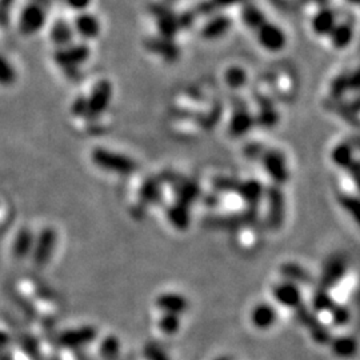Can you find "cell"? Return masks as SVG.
<instances>
[{
  "mask_svg": "<svg viewBox=\"0 0 360 360\" xmlns=\"http://www.w3.org/2000/svg\"><path fill=\"white\" fill-rule=\"evenodd\" d=\"M236 194H239V197L247 203L249 207L258 208V204L264 197V188L258 180H246L239 181Z\"/></svg>",
  "mask_w": 360,
  "mask_h": 360,
  "instance_id": "obj_13",
  "label": "cell"
},
{
  "mask_svg": "<svg viewBox=\"0 0 360 360\" xmlns=\"http://www.w3.org/2000/svg\"><path fill=\"white\" fill-rule=\"evenodd\" d=\"M336 17L331 8H322L312 20V28L318 35H328L336 24Z\"/></svg>",
  "mask_w": 360,
  "mask_h": 360,
  "instance_id": "obj_21",
  "label": "cell"
},
{
  "mask_svg": "<svg viewBox=\"0 0 360 360\" xmlns=\"http://www.w3.org/2000/svg\"><path fill=\"white\" fill-rule=\"evenodd\" d=\"M269 204L267 213V223L272 230H278L282 227L285 222V211H286V200L279 186H271L264 192Z\"/></svg>",
  "mask_w": 360,
  "mask_h": 360,
  "instance_id": "obj_5",
  "label": "cell"
},
{
  "mask_svg": "<svg viewBox=\"0 0 360 360\" xmlns=\"http://www.w3.org/2000/svg\"><path fill=\"white\" fill-rule=\"evenodd\" d=\"M345 275H348V264L345 256L342 253L334 255L324 267L319 288L330 291L331 288L335 287Z\"/></svg>",
  "mask_w": 360,
  "mask_h": 360,
  "instance_id": "obj_8",
  "label": "cell"
},
{
  "mask_svg": "<svg viewBox=\"0 0 360 360\" xmlns=\"http://www.w3.org/2000/svg\"><path fill=\"white\" fill-rule=\"evenodd\" d=\"M72 114L76 116H86L87 114V98H78L71 107Z\"/></svg>",
  "mask_w": 360,
  "mask_h": 360,
  "instance_id": "obj_42",
  "label": "cell"
},
{
  "mask_svg": "<svg viewBox=\"0 0 360 360\" xmlns=\"http://www.w3.org/2000/svg\"><path fill=\"white\" fill-rule=\"evenodd\" d=\"M341 203H342L344 210L351 213V215L354 216L355 222H358L359 220V203H358V199L348 197V195H342L341 197Z\"/></svg>",
  "mask_w": 360,
  "mask_h": 360,
  "instance_id": "obj_40",
  "label": "cell"
},
{
  "mask_svg": "<svg viewBox=\"0 0 360 360\" xmlns=\"http://www.w3.org/2000/svg\"><path fill=\"white\" fill-rule=\"evenodd\" d=\"M350 89V82H348V76L347 75H341L338 76L332 86H331V95L335 98V99H341L343 96V93L345 91Z\"/></svg>",
  "mask_w": 360,
  "mask_h": 360,
  "instance_id": "obj_38",
  "label": "cell"
},
{
  "mask_svg": "<svg viewBox=\"0 0 360 360\" xmlns=\"http://www.w3.org/2000/svg\"><path fill=\"white\" fill-rule=\"evenodd\" d=\"M246 79H247L246 72H244V70H242L240 67H231V69H228V71L226 73V82L233 89H239V87L244 86Z\"/></svg>",
  "mask_w": 360,
  "mask_h": 360,
  "instance_id": "obj_36",
  "label": "cell"
},
{
  "mask_svg": "<svg viewBox=\"0 0 360 360\" xmlns=\"http://www.w3.org/2000/svg\"><path fill=\"white\" fill-rule=\"evenodd\" d=\"M251 323L255 328L266 331L278 322V311L270 303H259L252 308Z\"/></svg>",
  "mask_w": 360,
  "mask_h": 360,
  "instance_id": "obj_11",
  "label": "cell"
},
{
  "mask_svg": "<svg viewBox=\"0 0 360 360\" xmlns=\"http://www.w3.org/2000/svg\"><path fill=\"white\" fill-rule=\"evenodd\" d=\"M230 27H231V20L227 17H224V15L215 17V18L208 20V23L203 27L201 35L206 39H216V37L224 35L230 30Z\"/></svg>",
  "mask_w": 360,
  "mask_h": 360,
  "instance_id": "obj_23",
  "label": "cell"
},
{
  "mask_svg": "<svg viewBox=\"0 0 360 360\" xmlns=\"http://www.w3.org/2000/svg\"><path fill=\"white\" fill-rule=\"evenodd\" d=\"M262 163L264 170L270 175L276 186L285 184L288 180L287 161L285 155L278 150H266L262 155Z\"/></svg>",
  "mask_w": 360,
  "mask_h": 360,
  "instance_id": "obj_6",
  "label": "cell"
},
{
  "mask_svg": "<svg viewBox=\"0 0 360 360\" xmlns=\"http://www.w3.org/2000/svg\"><path fill=\"white\" fill-rule=\"evenodd\" d=\"M51 40L54 42L55 44L62 48V47H67L70 46L72 42V37H73V30H72L71 26L63 20V19H59L56 20L51 28Z\"/></svg>",
  "mask_w": 360,
  "mask_h": 360,
  "instance_id": "obj_22",
  "label": "cell"
},
{
  "mask_svg": "<svg viewBox=\"0 0 360 360\" xmlns=\"http://www.w3.org/2000/svg\"><path fill=\"white\" fill-rule=\"evenodd\" d=\"M156 308L161 309L162 312L165 314H174V315H181L187 311L188 308V302L187 299L180 295V294H174V292H165L156 298Z\"/></svg>",
  "mask_w": 360,
  "mask_h": 360,
  "instance_id": "obj_12",
  "label": "cell"
},
{
  "mask_svg": "<svg viewBox=\"0 0 360 360\" xmlns=\"http://www.w3.org/2000/svg\"><path fill=\"white\" fill-rule=\"evenodd\" d=\"M151 12L155 15L158 20V27L161 30L164 39H172L179 31V18L175 17V14L170 10V7L163 4H154L151 7Z\"/></svg>",
  "mask_w": 360,
  "mask_h": 360,
  "instance_id": "obj_10",
  "label": "cell"
},
{
  "mask_svg": "<svg viewBox=\"0 0 360 360\" xmlns=\"http://www.w3.org/2000/svg\"><path fill=\"white\" fill-rule=\"evenodd\" d=\"M278 119H279V116H278L276 109L273 108L270 102H267V99H264V105H260V111L256 118V122L263 127L271 128V127L276 126Z\"/></svg>",
  "mask_w": 360,
  "mask_h": 360,
  "instance_id": "obj_32",
  "label": "cell"
},
{
  "mask_svg": "<svg viewBox=\"0 0 360 360\" xmlns=\"http://www.w3.org/2000/svg\"><path fill=\"white\" fill-rule=\"evenodd\" d=\"M156 325L162 334L167 336H172L180 330V316L174 315V314L162 312L161 318L156 322Z\"/></svg>",
  "mask_w": 360,
  "mask_h": 360,
  "instance_id": "obj_29",
  "label": "cell"
},
{
  "mask_svg": "<svg viewBox=\"0 0 360 360\" xmlns=\"http://www.w3.org/2000/svg\"><path fill=\"white\" fill-rule=\"evenodd\" d=\"M147 47L156 53V54L162 55L163 57L168 59V60H175L179 56V50L178 47L170 40V39H150L147 42Z\"/></svg>",
  "mask_w": 360,
  "mask_h": 360,
  "instance_id": "obj_24",
  "label": "cell"
},
{
  "mask_svg": "<svg viewBox=\"0 0 360 360\" xmlns=\"http://www.w3.org/2000/svg\"><path fill=\"white\" fill-rule=\"evenodd\" d=\"M210 3H211V6H213V8L216 10L217 7L220 8H223V7H230V6H235V4H237V3H242V1H244V0H208Z\"/></svg>",
  "mask_w": 360,
  "mask_h": 360,
  "instance_id": "obj_44",
  "label": "cell"
},
{
  "mask_svg": "<svg viewBox=\"0 0 360 360\" xmlns=\"http://www.w3.org/2000/svg\"><path fill=\"white\" fill-rule=\"evenodd\" d=\"M282 273L286 278V280L299 286L306 287L312 285V278L303 267L295 263H286L282 266Z\"/></svg>",
  "mask_w": 360,
  "mask_h": 360,
  "instance_id": "obj_20",
  "label": "cell"
},
{
  "mask_svg": "<svg viewBox=\"0 0 360 360\" xmlns=\"http://www.w3.org/2000/svg\"><path fill=\"white\" fill-rule=\"evenodd\" d=\"M351 321V312L344 305H335L332 308L330 318H328V323L334 327H344L347 325L348 322Z\"/></svg>",
  "mask_w": 360,
  "mask_h": 360,
  "instance_id": "obj_34",
  "label": "cell"
},
{
  "mask_svg": "<svg viewBox=\"0 0 360 360\" xmlns=\"http://www.w3.org/2000/svg\"><path fill=\"white\" fill-rule=\"evenodd\" d=\"M91 161L99 168L119 175H131L138 168L136 163L128 156L100 147L95 148L91 152Z\"/></svg>",
  "mask_w": 360,
  "mask_h": 360,
  "instance_id": "obj_1",
  "label": "cell"
},
{
  "mask_svg": "<svg viewBox=\"0 0 360 360\" xmlns=\"http://www.w3.org/2000/svg\"><path fill=\"white\" fill-rule=\"evenodd\" d=\"M348 1H352V3H358V0H348Z\"/></svg>",
  "mask_w": 360,
  "mask_h": 360,
  "instance_id": "obj_46",
  "label": "cell"
},
{
  "mask_svg": "<svg viewBox=\"0 0 360 360\" xmlns=\"http://www.w3.org/2000/svg\"><path fill=\"white\" fill-rule=\"evenodd\" d=\"M112 98V87L108 80H100L91 91L87 98V114L86 118L95 119L107 109Z\"/></svg>",
  "mask_w": 360,
  "mask_h": 360,
  "instance_id": "obj_7",
  "label": "cell"
},
{
  "mask_svg": "<svg viewBox=\"0 0 360 360\" xmlns=\"http://www.w3.org/2000/svg\"><path fill=\"white\" fill-rule=\"evenodd\" d=\"M96 330L92 327H83L79 330H71L60 336V343L66 347H80L96 339Z\"/></svg>",
  "mask_w": 360,
  "mask_h": 360,
  "instance_id": "obj_14",
  "label": "cell"
},
{
  "mask_svg": "<svg viewBox=\"0 0 360 360\" xmlns=\"http://www.w3.org/2000/svg\"><path fill=\"white\" fill-rule=\"evenodd\" d=\"M18 79V73L14 67V64L0 55V86L1 87H10L12 86Z\"/></svg>",
  "mask_w": 360,
  "mask_h": 360,
  "instance_id": "obj_30",
  "label": "cell"
},
{
  "mask_svg": "<svg viewBox=\"0 0 360 360\" xmlns=\"http://www.w3.org/2000/svg\"><path fill=\"white\" fill-rule=\"evenodd\" d=\"M143 355L145 360H170L162 347L155 343H150L144 347Z\"/></svg>",
  "mask_w": 360,
  "mask_h": 360,
  "instance_id": "obj_37",
  "label": "cell"
},
{
  "mask_svg": "<svg viewBox=\"0 0 360 360\" xmlns=\"http://www.w3.org/2000/svg\"><path fill=\"white\" fill-rule=\"evenodd\" d=\"M255 123V119L246 106H239L235 109L234 115L230 122V132L235 138L247 134Z\"/></svg>",
  "mask_w": 360,
  "mask_h": 360,
  "instance_id": "obj_15",
  "label": "cell"
},
{
  "mask_svg": "<svg viewBox=\"0 0 360 360\" xmlns=\"http://www.w3.org/2000/svg\"><path fill=\"white\" fill-rule=\"evenodd\" d=\"M215 360H231L230 358H217V359Z\"/></svg>",
  "mask_w": 360,
  "mask_h": 360,
  "instance_id": "obj_45",
  "label": "cell"
},
{
  "mask_svg": "<svg viewBox=\"0 0 360 360\" xmlns=\"http://www.w3.org/2000/svg\"><path fill=\"white\" fill-rule=\"evenodd\" d=\"M272 298L278 306L289 309L292 312L302 305H305L302 288L288 280L276 283L272 287Z\"/></svg>",
  "mask_w": 360,
  "mask_h": 360,
  "instance_id": "obj_2",
  "label": "cell"
},
{
  "mask_svg": "<svg viewBox=\"0 0 360 360\" xmlns=\"http://www.w3.org/2000/svg\"><path fill=\"white\" fill-rule=\"evenodd\" d=\"M332 161L336 165L343 168L351 167L355 162H352V145L350 143H342L335 147L332 151Z\"/></svg>",
  "mask_w": 360,
  "mask_h": 360,
  "instance_id": "obj_31",
  "label": "cell"
},
{
  "mask_svg": "<svg viewBox=\"0 0 360 360\" xmlns=\"http://www.w3.org/2000/svg\"><path fill=\"white\" fill-rule=\"evenodd\" d=\"M75 30L84 39H93L100 33V24L93 15L80 14L75 19Z\"/></svg>",
  "mask_w": 360,
  "mask_h": 360,
  "instance_id": "obj_19",
  "label": "cell"
},
{
  "mask_svg": "<svg viewBox=\"0 0 360 360\" xmlns=\"http://www.w3.org/2000/svg\"><path fill=\"white\" fill-rule=\"evenodd\" d=\"M56 246V233L53 228H44L39 235L35 246V258L37 263H44L53 255Z\"/></svg>",
  "mask_w": 360,
  "mask_h": 360,
  "instance_id": "obj_16",
  "label": "cell"
},
{
  "mask_svg": "<svg viewBox=\"0 0 360 360\" xmlns=\"http://www.w3.org/2000/svg\"><path fill=\"white\" fill-rule=\"evenodd\" d=\"M328 344L331 345V350L335 354V357L341 359H351L352 357H355L358 351V342L354 336L348 335H341L336 338L332 336L331 342Z\"/></svg>",
  "mask_w": 360,
  "mask_h": 360,
  "instance_id": "obj_18",
  "label": "cell"
},
{
  "mask_svg": "<svg viewBox=\"0 0 360 360\" xmlns=\"http://www.w3.org/2000/svg\"><path fill=\"white\" fill-rule=\"evenodd\" d=\"M171 183H172L174 192L178 197V201L186 204V206H188L192 201H195L199 198V195H200L198 186L194 181H191V180L172 178Z\"/></svg>",
  "mask_w": 360,
  "mask_h": 360,
  "instance_id": "obj_17",
  "label": "cell"
},
{
  "mask_svg": "<svg viewBox=\"0 0 360 360\" xmlns=\"http://www.w3.org/2000/svg\"><path fill=\"white\" fill-rule=\"evenodd\" d=\"M242 19L247 27L258 31L267 20L263 12L253 4H246L242 10Z\"/></svg>",
  "mask_w": 360,
  "mask_h": 360,
  "instance_id": "obj_28",
  "label": "cell"
},
{
  "mask_svg": "<svg viewBox=\"0 0 360 360\" xmlns=\"http://www.w3.org/2000/svg\"><path fill=\"white\" fill-rule=\"evenodd\" d=\"M167 216L171 222V224L178 228V230H186L190 226V213H188V206L177 201L175 204H172L168 211Z\"/></svg>",
  "mask_w": 360,
  "mask_h": 360,
  "instance_id": "obj_25",
  "label": "cell"
},
{
  "mask_svg": "<svg viewBox=\"0 0 360 360\" xmlns=\"http://www.w3.org/2000/svg\"><path fill=\"white\" fill-rule=\"evenodd\" d=\"M141 200L143 201L145 206H151V204H156L161 201L162 199V188L159 184L158 179L145 180L139 192Z\"/></svg>",
  "mask_w": 360,
  "mask_h": 360,
  "instance_id": "obj_27",
  "label": "cell"
},
{
  "mask_svg": "<svg viewBox=\"0 0 360 360\" xmlns=\"http://www.w3.org/2000/svg\"><path fill=\"white\" fill-rule=\"evenodd\" d=\"M239 186V181L230 178H217L214 180V187L216 191L222 192V194H227V192H236Z\"/></svg>",
  "mask_w": 360,
  "mask_h": 360,
  "instance_id": "obj_39",
  "label": "cell"
},
{
  "mask_svg": "<svg viewBox=\"0 0 360 360\" xmlns=\"http://www.w3.org/2000/svg\"><path fill=\"white\" fill-rule=\"evenodd\" d=\"M90 57V48L87 44H70L67 47L57 48L54 54L57 66L64 69V71H76V67L84 63Z\"/></svg>",
  "mask_w": 360,
  "mask_h": 360,
  "instance_id": "obj_3",
  "label": "cell"
},
{
  "mask_svg": "<svg viewBox=\"0 0 360 360\" xmlns=\"http://www.w3.org/2000/svg\"><path fill=\"white\" fill-rule=\"evenodd\" d=\"M102 358L106 360H115L120 354V342L116 336H107L103 339L99 347Z\"/></svg>",
  "mask_w": 360,
  "mask_h": 360,
  "instance_id": "obj_33",
  "label": "cell"
},
{
  "mask_svg": "<svg viewBox=\"0 0 360 360\" xmlns=\"http://www.w3.org/2000/svg\"><path fill=\"white\" fill-rule=\"evenodd\" d=\"M264 151H266V150L263 148L262 144L251 143L246 147L244 154H246V156L250 158V159H260Z\"/></svg>",
  "mask_w": 360,
  "mask_h": 360,
  "instance_id": "obj_41",
  "label": "cell"
},
{
  "mask_svg": "<svg viewBox=\"0 0 360 360\" xmlns=\"http://www.w3.org/2000/svg\"><path fill=\"white\" fill-rule=\"evenodd\" d=\"M67 4L78 11H83L90 6L91 0H66Z\"/></svg>",
  "mask_w": 360,
  "mask_h": 360,
  "instance_id": "obj_43",
  "label": "cell"
},
{
  "mask_svg": "<svg viewBox=\"0 0 360 360\" xmlns=\"http://www.w3.org/2000/svg\"><path fill=\"white\" fill-rule=\"evenodd\" d=\"M258 39L263 48L271 53H278L286 46V35L285 33L275 24L266 21L258 30Z\"/></svg>",
  "mask_w": 360,
  "mask_h": 360,
  "instance_id": "obj_9",
  "label": "cell"
},
{
  "mask_svg": "<svg viewBox=\"0 0 360 360\" xmlns=\"http://www.w3.org/2000/svg\"><path fill=\"white\" fill-rule=\"evenodd\" d=\"M33 246H34V237L31 235V231L21 230L15 240V252L18 255H26L33 249Z\"/></svg>",
  "mask_w": 360,
  "mask_h": 360,
  "instance_id": "obj_35",
  "label": "cell"
},
{
  "mask_svg": "<svg viewBox=\"0 0 360 360\" xmlns=\"http://www.w3.org/2000/svg\"><path fill=\"white\" fill-rule=\"evenodd\" d=\"M46 20L44 8L37 3H30L20 12L19 30L23 35H34L44 27Z\"/></svg>",
  "mask_w": 360,
  "mask_h": 360,
  "instance_id": "obj_4",
  "label": "cell"
},
{
  "mask_svg": "<svg viewBox=\"0 0 360 360\" xmlns=\"http://www.w3.org/2000/svg\"><path fill=\"white\" fill-rule=\"evenodd\" d=\"M352 27L348 23H341V24H335V27L331 30V33L328 34L331 37V42L334 44L335 48H345L351 40H352Z\"/></svg>",
  "mask_w": 360,
  "mask_h": 360,
  "instance_id": "obj_26",
  "label": "cell"
}]
</instances>
